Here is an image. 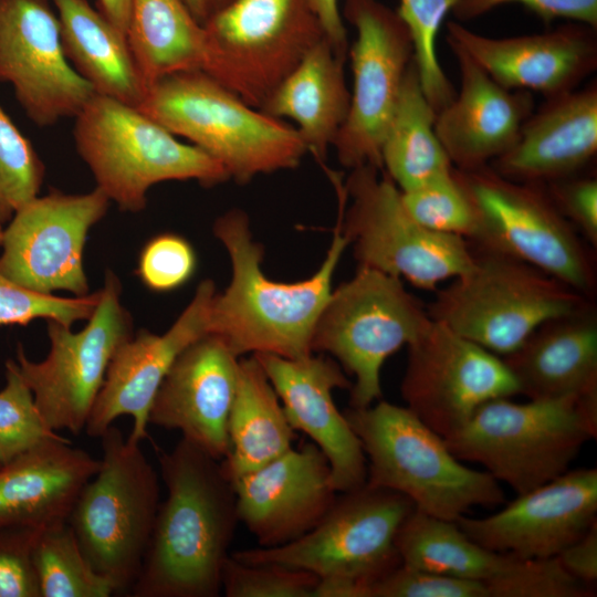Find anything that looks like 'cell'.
<instances>
[{
	"instance_id": "obj_1",
	"label": "cell",
	"mask_w": 597,
	"mask_h": 597,
	"mask_svg": "<svg viewBox=\"0 0 597 597\" xmlns=\"http://www.w3.org/2000/svg\"><path fill=\"white\" fill-rule=\"evenodd\" d=\"M159 503L134 597H218L239 522L232 482L216 459L181 438L159 455Z\"/></svg>"
},
{
	"instance_id": "obj_2",
	"label": "cell",
	"mask_w": 597,
	"mask_h": 597,
	"mask_svg": "<svg viewBox=\"0 0 597 597\" xmlns=\"http://www.w3.org/2000/svg\"><path fill=\"white\" fill-rule=\"evenodd\" d=\"M213 234L229 253L230 284L216 293L208 334L222 339L238 357L252 353L298 359L313 354L316 321L332 293V280L347 245L341 223L318 270L293 283L266 277L261 269L264 251L254 241L247 213L232 209L213 223Z\"/></svg>"
},
{
	"instance_id": "obj_3",
	"label": "cell",
	"mask_w": 597,
	"mask_h": 597,
	"mask_svg": "<svg viewBox=\"0 0 597 597\" xmlns=\"http://www.w3.org/2000/svg\"><path fill=\"white\" fill-rule=\"evenodd\" d=\"M138 109L219 161L238 184L293 169L307 154L294 127L249 105L201 71L155 81Z\"/></svg>"
},
{
	"instance_id": "obj_4",
	"label": "cell",
	"mask_w": 597,
	"mask_h": 597,
	"mask_svg": "<svg viewBox=\"0 0 597 597\" xmlns=\"http://www.w3.org/2000/svg\"><path fill=\"white\" fill-rule=\"evenodd\" d=\"M366 457V484L398 492L415 507L457 521L474 506L505 502L500 482L461 463L444 439L406 406L385 400L344 411Z\"/></svg>"
},
{
	"instance_id": "obj_5",
	"label": "cell",
	"mask_w": 597,
	"mask_h": 597,
	"mask_svg": "<svg viewBox=\"0 0 597 597\" xmlns=\"http://www.w3.org/2000/svg\"><path fill=\"white\" fill-rule=\"evenodd\" d=\"M413 509L407 496L365 483L338 493L324 519L300 538L230 555L310 572L318 577L314 597H369L373 584L401 564L395 538Z\"/></svg>"
},
{
	"instance_id": "obj_6",
	"label": "cell",
	"mask_w": 597,
	"mask_h": 597,
	"mask_svg": "<svg viewBox=\"0 0 597 597\" xmlns=\"http://www.w3.org/2000/svg\"><path fill=\"white\" fill-rule=\"evenodd\" d=\"M596 436L597 417L579 395L522 404L501 397L482 404L444 442L520 495L567 472Z\"/></svg>"
},
{
	"instance_id": "obj_7",
	"label": "cell",
	"mask_w": 597,
	"mask_h": 597,
	"mask_svg": "<svg viewBox=\"0 0 597 597\" xmlns=\"http://www.w3.org/2000/svg\"><path fill=\"white\" fill-rule=\"evenodd\" d=\"M74 119L76 151L96 187L123 211L144 210L148 190L164 181L212 187L229 180L219 161L137 107L94 94Z\"/></svg>"
},
{
	"instance_id": "obj_8",
	"label": "cell",
	"mask_w": 597,
	"mask_h": 597,
	"mask_svg": "<svg viewBox=\"0 0 597 597\" xmlns=\"http://www.w3.org/2000/svg\"><path fill=\"white\" fill-rule=\"evenodd\" d=\"M472 248L471 268L437 289L426 307L431 320L498 356L515 352L543 323L588 304L586 295L531 264Z\"/></svg>"
},
{
	"instance_id": "obj_9",
	"label": "cell",
	"mask_w": 597,
	"mask_h": 597,
	"mask_svg": "<svg viewBox=\"0 0 597 597\" xmlns=\"http://www.w3.org/2000/svg\"><path fill=\"white\" fill-rule=\"evenodd\" d=\"M103 455L67 517L82 553L114 594L136 582L159 506L158 473L138 442L109 426L100 437Z\"/></svg>"
},
{
	"instance_id": "obj_10",
	"label": "cell",
	"mask_w": 597,
	"mask_h": 597,
	"mask_svg": "<svg viewBox=\"0 0 597 597\" xmlns=\"http://www.w3.org/2000/svg\"><path fill=\"white\" fill-rule=\"evenodd\" d=\"M332 180L339 198L338 221L359 266L434 292L441 282L463 274L473 264L472 244L419 224L383 169L362 166L352 169L344 185L334 177Z\"/></svg>"
},
{
	"instance_id": "obj_11",
	"label": "cell",
	"mask_w": 597,
	"mask_h": 597,
	"mask_svg": "<svg viewBox=\"0 0 597 597\" xmlns=\"http://www.w3.org/2000/svg\"><path fill=\"white\" fill-rule=\"evenodd\" d=\"M431 321L402 280L358 266L350 280L332 290L314 327L312 350L331 354L355 378L349 407L365 408L383 397L386 359L413 342Z\"/></svg>"
},
{
	"instance_id": "obj_12",
	"label": "cell",
	"mask_w": 597,
	"mask_h": 597,
	"mask_svg": "<svg viewBox=\"0 0 597 597\" xmlns=\"http://www.w3.org/2000/svg\"><path fill=\"white\" fill-rule=\"evenodd\" d=\"M202 24L206 73L258 109L326 38L308 0H230Z\"/></svg>"
},
{
	"instance_id": "obj_13",
	"label": "cell",
	"mask_w": 597,
	"mask_h": 597,
	"mask_svg": "<svg viewBox=\"0 0 597 597\" xmlns=\"http://www.w3.org/2000/svg\"><path fill=\"white\" fill-rule=\"evenodd\" d=\"M458 171L478 209L472 245L515 258L590 294L595 285L591 259L545 185L511 180L489 165Z\"/></svg>"
},
{
	"instance_id": "obj_14",
	"label": "cell",
	"mask_w": 597,
	"mask_h": 597,
	"mask_svg": "<svg viewBox=\"0 0 597 597\" xmlns=\"http://www.w3.org/2000/svg\"><path fill=\"white\" fill-rule=\"evenodd\" d=\"M121 295V280L108 270L84 328L73 332L71 326L48 320L50 350L41 362L31 360L18 345L19 371L44 422L54 431L66 429L78 434L85 429L114 354L134 335L133 320Z\"/></svg>"
},
{
	"instance_id": "obj_15",
	"label": "cell",
	"mask_w": 597,
	"mask_h": 597,
	"mask_svg": "<svg viewBox=\"0 0 597 597\" xmlns=\"http://www.w3.org/2000/svg\"><path fill=\"white\" fill-rule=\"evenodd\" d=\"M355 30L348 49L353 73L348 115L333 147L348 169H383L381 144L413 62L409 30L397 10L381 0H344L341 9Z\"/></svg>"
},
{
	"instance_id": "obj_16",
	"label": "cell",
	"mask_w": 597,
	"mask_h": 597,
	"mask_svg": "<svg viewBox=\"0 0 597 597\" xmlns=\"http://www.w3.org/2000/svg\"><path fill=\"white\" fill-rule=\"evenodd\" d=\"M400 392L406 407L444 439L482 404L520 389L502 358L432 320L408 345Z\"/></svg>"
},
{
	"instance_id": "obj_17",
	"label": "cell",
	"mask_w": 597,
	"mask_h": 597,
	"mask_svg": "<svg viewBox=\"0 0 597 597\" xmlns=\"http://www.w3.org/2000/svg\"><path fill=\"white\" fill-rule=\"evenodd\" d=\"M109 199L97 187L86 193L52 190L22 206L2 231L0 271L18 285L41 294H88L83 255L90 229L101 221Z\"/></svg>"
},
{
	"instance_id": "obj_18",
	"label": "cell",
	"mask_w": 597,
	"mask_h": 597,
	"mask_svg": "<svg viewBox=\"0 0 597 597\" xmlns=\"http://www.w3.org/2000/svg\"><path fill=\"white\" fill-rule=\"evenodd\" d=\"M0 81L40 127L74 118L96 94L67 61L49 0H0Z\"/></svg>"
},
{
	"instance_id": "obj_19",
	"label": "cell",
	"mask_w": 597,
	"mask_h": 597,
	"mask_svg": "<svg viewBox=\"0 0 597 597\" xmlns=\"http://www.w3.org/2000/svg\"><path fill=\"white\" fill-rule=\"evenodd\" d=\"M596 521L597 469L582 468L517 495L493 515L455 522L481 546L531 559L558 555Z\"/></svg>"
},
{
	"instance_id": "obj_20",
	"label": "cell",
	"mask_w": 597,
	"mask_h": 597,
	"mask_svg": "<svg viewBox=\"0 0 597 597\" xmlns=\"http://www.w3.org/2000/svg\"><path fill=\"white\" fill-rule=\"evenodd\" d=\"M216 293L213 281L203 280L165 333L140 329L118 347L85 425L90 437H101L116 418L132 416L134 425L127 439L139 443L147 438L154 398L181 352L208 334Z\"/></svg>"
},
{
	"instance_id": "obj_21",
	"label": "cell",
	"mask_w": 597,
	"mask_h": 597,
	"mask_svg": "<svg viewBox=\"0 0 597 597\" xmlns=\"http://www.w3.org/2000/svg\"><path fill=\"white\" fill-rule=\"evenodd\" d=\"M446 41L461 48L510 90L555 97L579 87L597 69V29L567 22L542 33L489 36L459 21L446 23Z\"/></svg>"
},
{
	"instance_id": "obj_22",
	"label": "cell",
	"mask_w": 597,
	"mask_h": 597,
	"mask_svg": "<svg viewBox=\"0 0 597 597\" xmlns=\"http://www.w3.org/2000/svg\"><path fill=\"white\" fill-rule=\"evenodd\" d=\"M231 482L239 522L260 547L300 538L324 519L338 495L328 460L314 442L292 447Z\"/></svg>"
},
{
	"instance_id": "obj_23",
	"label": "cell",
	"mask_w": 597,
	"mask_h": 597,
	"mask_svg": "<svg viewBox=\"0 0 597 597\" xmlns=\"http://www.w3.org/2000/svg\"><path fill=\"white\" fill-rule=\"evenodd\" d=\"M256 357L273 385L286 418L325 454L331 484L338 493L366 483L367 463L362 444L333 399L335 389H350V380L335 360L324 356L290 359L272 354Z\"/></svg>"
},
{
	"instance_id": "obj_24",
	"label": "cell",
	"mask_w": 597,
	"mask_h": 597,
	"mask_svg": "<svg viewBox=\"0 0 597 597\" xmlns=\"http://www.w3.org/2000/svg\"><path fill=\"white\" fill-rule=\"evenodd\" d=\"M239 357L221 338L206 334L176 358L149 411V423L176 429L218 460L230 450L228 420Z\"/></svg>"
},
{
	"instance_id": "obj_25",
	"label": "cell",
	"mask_w": 597,
	"mask_h": 597,
	"mask_svg": "<svg viewBox=\"0 0 597 597\" xmlns=\"http://www.w3.org/2000/svg\"><path fill=\"white\" fill-rule=\"evenodd\" d=\"M448 45L458 64L460 90L437 113L436 132L453 167L473 170L514 145L535 109L534 96L502 86L461 48Z\"/></svg>"
},
{
	"instance_id": "obj_26",
	"label": "cell",
	"mask_w": 597,
	"mask_h": 597,
	"mask_svg": "<svg viewBox=\"0 0 597 597\" xmlns=\"http://www.w3.org/2000/svg\"><path fill=\"white\" fill-rule=\"evenodd\" d=\"M545 100L514 145L489 165L503 177L546 185L578 175L596 157V81Z\"/></svg>"
},
{
	"instance_id": "obj_27",
	"label": "cell",
	"mask_w": 597,
	"mask_h": 597,
	"mask_svg": "<svg viewBox=\"0 0 597 597\" xmlns=\"http://www.w3.org/2000/svg\"><path fill=\"white\" fill-rule=\"evenodd\" d=\"M100 460L71 446L65 437L49 439L0 467V530L40 528L67 521L83 486Z\"/></svg>"
},
{
	"instance_id": "obj_28",
	"label": "cell",
	"mask_w": 597,
	"mask_h": 597,
	"mask_svg": "<svg viewBox=\"0 0 597 597\" xmlns=\"http://www.w3.org/2000/svg\"><path fill=\"white\" fill-rule=\"evenodd\" d=\"M520 394L557 399L597 387V314L591 304L538 326L502 358Z\"/></svg>"
},
{
	"instance_id": "obj_29",
	"label": "cell",
	"mask_w": 597,
	"mask_h": 597,
	"mask_svg": "<svg viewBox=\"0 0 597 597\" xmlns=\"http://www.w3.org/2000/svg\"><path fill=\"white\" fill-rule=\"evenodd\" d=\"M345 61L324 38L277 85L261 111L295 123L307 153L324 161L348 115Z\"/></svg>"
},
{
	"instance_id": "obj_30",
	"label": "cell",
	"mask_w": 597,
	"mask_h": 597,
	"mask_svg": "<svg viewBox=\"0 0 597 597\" xmlns=\"http://www.w3.org/2000/svg\"><path fill=\"white\" fill-rule=\"evenodd\" d=\"M55 6L65 56L96 94L134 107L147 85L126 34L87 0H51Z\"/></svg>"
},
{
	"instance_id": "obj_31",
	"label": "cell",
	"mask_w": 597,
	"mask_h": 597,
	"mask_svg": "<svg viewBox=\"0 0 597 597\" xmlns=\"http://www.w3.org/2000/svg\"><path fill=\"white\" fill-rule=\"evenodd\" d=\"M221 465L230 481L274 460L293 447L295 431L266 373L254 355L239 359Z\"/></svg>"
},
{
	"instance_id": "obj_32",
	"label": "cell",
	"mask_w": 597,
	"mask_h": 597,
	"mask_svg": "<svg viewBox=\"0 0 597 597\" xmlns=\"http://www.w3.org/2000/svg\"><path fill=\"white\" fill-rule=\"evenodd\" d=\"M126 36L147 87L179 72H207L206 29L184 0H130Z\"/></svg>"
},
{
	"instance_id": "obj_33",
	"label": "cell",
	"mask_w": 597,
	"mask_h": 597,
	"mask_svg": "<svg viewBox=\"0 0 597 597\" xmlns=\"http://www.w3.org/2000/svg\"><path fill=\"white\" fill-rule=\"evenodd\" d=\"M436 117L412 62L381 144L383 170L400 191L419 188L454 168L437 135Z\"/></svg>"
},
{
	"instance_id": "obj_34",
	"label": "cell",
	"mask_w": 597,
	"mask_h": 597,
	"mask_svg": "<svg viewBox=\"0 0 597 597\" xmlns=\"http://www.w3.org/2000/svg\"><path fill=\"white\" fill-rule=\"evenodd\" d=\"M395 545L404 565L484 585L504 574L517 558L481 546L455 521L416 507L400 525Z\"/></svg>"
},
{
	"instance_id": "obj_35",
	"label": "cell",
	"mask_w": 597,
	"mask_h": 597,
	"mask_svg": "<svg viewBox=\"0 0 597 597\" xmlns=\"http://www.w3.org/2000/svg\"><path fill=\"white\" fill-rule=\"evenodd\" d=\"M32 558L41 597H108L111 583L85 559L67 521L36 528Z\"/></svg>"
},
{
	"instance_id": "obj_36",
	"label": "cell",
	"mask_w": 597,
	"mask_h": 597,
	"mask_svg": "<svg viewBox=\"0 0 597 597\" xmlns=\"http://www.w3.org/2000/svg\"><path fill=\"white\" fill-rule=\"evenodd\" d=\"M460 0H399L398 14L407 25L413 44L422 91L438 113L455 96V88L439 61L437 40L446 17Z\"/></svg>"
},
{
	"instance_id": "obj_37",
	"label": "cell",
	"mask_w": 597,
	"mask_h": 597,
	"mask_svg": "<svg viewBox=\"0 0 597 597\" xmlns=\"http://www.w3.org/2000/svg\"><path fill=\"white\" fill-rule=\"evenodd\" d=\"M408 213L422 227L471 242L478 232V209L457 168L419 188L401 191Z\"/></svg>"
},
{
	"instance_id": "obj_38",
	"label": "cell",
	"mask_w": 597,
	"mask_h": 597,
	"mask_svg": "<svg viewBox=\"0 0 597 597\" xmlns=\"http://www.w3.org/2000/svg\"><path fill=\"white\" fill-rule=\"evenodd\" d=\"M45 165L0 105V224L39 196Z\"/></svg>"
},
{
	"instance_id": "obj_39",
	"label": "cell",
	"mask_w": 597,
	"mask_h": 597,
	"mask_svg": "<svg viewBox=\"0 0 597 597\" xmlns=\"http://www.w3.org/2000/svg\"><path fill=\"white\" fill-rule=\"evenodd\" d=\"M4 367L6 386L0 390L1 464L40 442L62 437L44 422L17 360L8 359Z\"/></svg>"
},
{
	"instance_id": "obj_40",
	"label": "cell",
	"mask_w": 597,
	"mask_h": 597,
	"mask_svg": "<svg viewBox=\"0 0 597 597\" xmlns=\"http://www.w3.org/2000/svg\"><path fill=\"white\" fill-rule=\"evenodd\" d=\"M489 597H591L595 590L562 565L558 556L516 558L501 576L485 584Z\"/></svg>"
},
{
	"instance_id": "obj_41",
	"label": "cell",
	"mask_w": 597,
	"mask_h": 597,
	"mask_svg": "<svg viewBox=\"0 0 597 597\" xmlns=\"http://www.w3.org/2000/svg\"><path fill=\"white\" fill-rule=\"evenodd\" d=\"M100 298V290L75 297H61L27 290L0 271V326H25L44 318L71 326L88 320Z\"/></svg>"
},
{
	"instance_id": "obj_42",
	"label": "cell",
	"mask_w": 597,
	"mask_h": 597,
	"mask_svg": "<svg viewBox=\"0 0 597 597\" xmlns=\"http://www.w3.org/2000/svg\"><path fill=\"white\" fill-rule=\"evenodd\" d=\"M318 577L310 572L273 564H250L231 555L222 572L227 597H314Z\"/></svg>"
},
{
	"instance_id": "obj_43",
	"label": "cell",
	"mask_w": 597,
	"mask_h": 597,
	"mask_svg": "<svg viewBox=\"0 0 597 597\" xmlns=\"http://www.w3.org/2000/svg\"><path fill=\"white\" fill-rule=\"evenodd\" d=\"M196 268L197 255L190 242L182 235L165 232L144 245L136 274L148 290L165 293L184 286Z\"/></svg>"
},
{
	"instance_id": "obj_44",
	"label": "cell",
	"mask_w": 597,
	"mask_h": 597,
	"mask_svg": "<svg viewBox=\"0 0 597 597\" xmlns=\"http://www.w3.org/2000/svg\"><path fill=\"white\" fill-rule=\"evenodd\" d=\"M369 597H489V594L482 582L399 564L373 584Z\"/></svg>"
},
{
	"instance_id": "obj_45",
	"label": "cell",
	"mask_w": 597,
	"mask_h": 597,
	"mask_svg": "<svg viewBox=\"0 0 597 597\" xmlns=\"http://www.w3.org/2000/svg\"><path fill=\"white\" fill-rule=\"evenodd\" d=\"M35 531L0 530V597H41L32 558Z\"/></svg>"
},
{
	"instance_id": "obj_46",
	"label": "cell",
	"mask_w": 597,
	"mask_h": 597,
	"mask_svg": "<svg viewBox=\"0 0 597 597\" xmlns=\"http://www.w3.org/2000/svg\"><path fill=\"white\" fill-rule=\"evenodd\" d=\"M506 4H520L546 23L563 19L597 29V0H460L451 13L464 22Z\"/></svg>"
},
{
	"instance_id": "obj_47",
	"label": "cell",
	"mask_w": 597,
	"mask_h": 597,
	"mask_svg": "<svg viewBox=\"0 0 597 597\" xmlns=\"http://www.w3.org/2000/svg\"><path fill=\"white\" fill-rule=\"evenodd\" d=\"M561 213L593 247L597 245V180L575 175L545 185Z\"/></svg>"
},
{
	"instance_id": "obj_48",
	"label": "cell",
	"mask_w": 597,
	"mask_h": 597,
	"mask_svg": "<svg viewBox=\"0 0 597 597\" xmlns=\"http://www.w3.org/2000/svg\"><path fill=\"white\" fill-rule=\"evenodd\" d=\"M564 568L588 586L597 583V521L558 555Z\"/></svg>"
},
{
	"instance_id": "obj_49",
	"label": "cell",
	"mask_w": 597,
	"mask_h": 597,
	"mask_svg": "<svg viewBox=\"0 0 597 597\" xmlns=\"http://www.w3.org/2000/svg\"><path fill=\"white\" fill-rule=\"evenodd\" d=\"M324 29L326 39L343 59L348 56L347 30L342 17L339 0H308Z\"/></svg>"
},
{
	"instance_id": "obj_50",
	"label": "cell",
	"mask_w": 597,
	"mask_h": 597,
	"mask_svg": "<svg viewBox=\"0 0 597 597\" xmlns=\"http://www.w3.org/2000/svg\"><path fill=\"white\" fill-rule=\"evenodd\" d=\"M98 6L100 11L126 34L130 0H98Z\"/></svg>"
},
{
	"instance_id": "obj_51",
	"label": "cell",
	"mask_w": 597,
	"mask_h": 597,
	"mask_svg": "<svg viewBox=\"0 0 597 597\" xmlns=\"http://www.w3.org/2000/svg\"><path fill=\"white\" fill-rule=\"evenodd\" d=\"M192 15L201 23L209 17L207 0H184Z\"/></svg>"
},
{
	"instance_id": "obj_52",
	"label": "cell",
	"mask_w": 597,
	"mask_h": 597,
	"mask_svg": "<svg viewBox=\"0 0 597 597\" xmlns=\"http://www.w3.org/2000/svg\"><path fill=\"white\" fill-rule=\"evenodd\" d=\"M230 0H207L209 15L214 12L216 10L223 7L226 3H228Z\"/></svg>"
},
{
	"instance_id": "obj_53",
	"label": "cell",
	"mask_w": 597,
	"mask_h": 597,
	"mask_svg": "<svg viewBox=\"0 0 597 597\" xmlns=\"http://www.w3.org/2000/svg\"><path fill=\"white\" fill-rule=\"evenodd\" d=\"M2 231H3V226L0 224V245H1V241H2Z\"/></svg>"
},
{
	"instance_id": "obj_54",
	"label": "cell",
	"mask_w": 597,
	"mask_h": 597,
	"mask_svg": "<svg viewBox=\"0 0 597 597\" xmlns=\"http://www.w3.org/2000/svg\"><path fill=\"white\" fill-rule=\"evenodd\" d=\"M0 467H1V463H0Z\"/></svg>"
}]
</instances>
